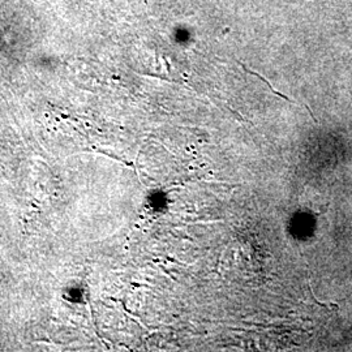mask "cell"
Wrapping results in <instances>:
<instances>
[{
	"label": "cell",
	"instance_id": "obj_1",
	"mask_svg": "<svg viewBox=\"0 0 352 352\" xmlns=\"http://www.w3.org/2000/svg\"><path fill=\"white\" fill-rule=\"evenodd\" d=\"M202 186H209V187H225V188L228 189H234L238 188V187H241L240 184H226V183H205V182H201Z\"/></svg>",
	"mask_w": 352,
	"mask_h": 352
}]
</instances>
